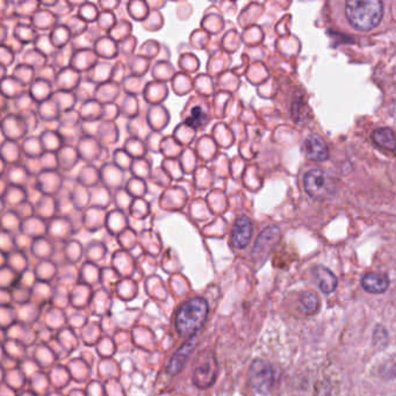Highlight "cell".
<instances>
[{
	"label": "cell",
	"instance_id": "1",
	"mask_svg": "<svg viewBox=\"0 0 396 396\" xmlns=\"http://www.w3.org/2000/svg\"><path fill=\"white\" fill-rule=\"evenodd\" d=\"M208 302L202 297H195L181 304L176 315V330L179 336L191 338L205 324L208 316Z\"/></svg>",
	"mask_w": 396,
	"mask_h": 396
},
{
	"label": "cell",
	"instance_id": "2",
	"mask_svg": "<svg viewBox=\"0 0 396 396\" xmlns=\"http://www.w3.org/2000/svg\"><path fill=\"white\" fill-rule=\"evenodd\" d=\"M345 15L354 28L371 31L381 22L383 5L379 0H349L345 4Z\"/></svg>",
	"mask_w": 396,
	"mask_h": 396
},
{
	"label": "cell",
	"instance_id": "3",
	"mask_svg": "<svg viewBox=\"0 0 396 396\" xmlns=\"http://www.w3.org/2000/svg\"><path fill=\"white\" fill-rule=\"evenodd\" d=\"M219 373V365L212 351H202L198 354L193 365L192 380L198 388H209L214 385Z\"/></svg>",
	"mask_w": 396,
	"mask_h": 396
},
{
	"label": "cell",
	"instance_id": "4",
	"mask_svg": "<svg viewBox=\"0 0 396 396\" xmlns=\"http://www.w3.org/2000/svg\"><path fill=\"white\" fill-rule=\"evenodd\" d=\"M304 191L314 200H323L333 195L335 191V181L326 171L313 169L308 171L304 177Z\"/></svg>",
	"mask_w": 396,
	"mask_h": 396
},
{
	"label": "cell",
	"instance_id": "5",
	"mask_svg": "<svg viewBox=\"0 0 396 396\" xmlns=\"http://www.w3.org/2000/svg\"><path fill=\"white\" fill-rule=\"evenodd\" d=\"M249 381L252 388L261 394L270 393L274 385V370L272 365L263 359L252 361L249 370Z\"/></svg>",
	"mask_w": 396,
	"mask_h": 396
},
{
	"label": "cell",
	"instance_id": "6",
	"mask_svg": "<svg viewBox=\"0 0 396 396\" xmlns=\"http://www.w3.org/2000/svg\"><path fill=\"white\" fill-rule=\"evenodd\" d=\"M254 226L248 216H241L233 223L230 242L233 248L245 249L251 241Z\"/></svg>",
	"mask_w": 396,
	"mask_h": 396
},
{
	"label": "cell",
	"instance_id": "7",
	"mask_svg": "<svg viewBox=\"0 0 396 396\" xmlns=\"http://www.w3.org/2000/svg\"><path fill=\"white\" fill-rule=\"evenodd\" d=\"M302 151L309 160H327L329 158V148L319 135H309L302 143Z\"/></svg>",
	"mask_w": 396,
	"mask_h": 396
},
{
	"label": "cell",
	"instance_id": "8",
	"mask_svg": "<svg viewBox=\"0 0 396 396\" xmlns=\"http://www.w3.org/2000/svg\"><path fill=\"white\" fill-rule=\"evenodd\" d=\"M280 236H281V233H280V229L278 226H269L267 229L264 230L256 242L254 256L266 257L270 252L272 251V249L276 247L277 243L279 242Z\"/></svg>",
	"mask_w": 396,
	"mask_h": 396
},
{
	"label": "cell",
	"instance_id": "9",
	"mask_svg": "<svg viewBox=\"0 0 396 396\" xmlns=\"http://www.w3.org/2000/svg\"><path fill=\"white\" fill-rule=\"evenodd\" d=\"M197 345V336L191 337L186 340V343L183 344V347L172 356L169 364H167V370L171 375L178 374L183 370L188 357L191 356L192 351L195 350Z\"/></svg>",
	"mask_w": 396,
	"mask_h": 396
},
{
	"label": "cell",
	"instance_id": "10",
	"mask_svg": "<svg viewBox=\"0 0 396 396\" xmlns=\"http://www.w3.org/2000/svg\"><path fill=\"white\" fill-rule=\"evenodd\" d=\"M361 286L371 294H382L388 290V277L381 273H368L361 279Z\"/></svg>",
	"mask_w": 396,
	"mask_h": 396
},
{
	"label": "cell",
	"instance_id": "11",
	"mask_svg": "<svg viewBox=\"0 0 396 396\" xmlns=\"http://www.w3.org/2000/svg\"><path fill=\"white\" fill-rule=\"evenodd\" d=\"M315 281L319 285L320 290H322L324 294L333 293L336 290L337 278L329 269H327L324 266H316L313 270Z\"/></svg>",
	"mask_w": 396,
	"mask_h": 396
},
{
	"label": "cell",
	"instance_id": "12",
	"mask_svg": "<svg viewBox=\"0 0 396 396\" xmlns=\"http://www.w3.org/2000/svg\"><path fill=\"white\" fill-rule=\"evenodd\" d=\"M375 145L387 150H396V136L389 128H379L372 133Z\"/></svg>",
	"mask_w": 396,
	"mask_h": 396
},
{
	"label": "cell",
	"instance_id": "13",
	"mask_svg": "<svg viewBox=\"0 0 396 396\" xmlns=\"http://www.w3.org/2000/svg\"><path fill=\"white\" fill-rule=\"evenodd\" d=\"M300 302L304 311L308 314H313L319 311L320 299L316 294L313 292H304L300 297Z\"/></svg>",
	"mask_w": 396,
	"mask_h": 396
},
{
	"label": "cell",
	"instance_id": "14",
	"mask_svg": "<svg viewBox=\"0 0 396 396\" xmlns=\"http://www.w3.org/2000/svg\"><path fill=\"white\" fill-rule=\"evenodd\" d=\"M206 114L200 106H195L186 119V124L192 128L201 127L205 124Z\"/></svg>",
	"mask_w": 396,
	"mask_h": 396
},
{
	"label": "cell",
	"instance_id": "15",
	"mask_svg": "<svg viewBox=\"0 0 396 396\" xmlns=\"http://www.w3.org/2000/svg\"><path fill=\"white\" fill-rule=\"evenodd\" d=\"M388 340V333L383 327L378 326L373 333V342L377 347H385Z\"/></svg>",
	"mask_w": 396,
	"mask_h": 396
}]
</instances>
